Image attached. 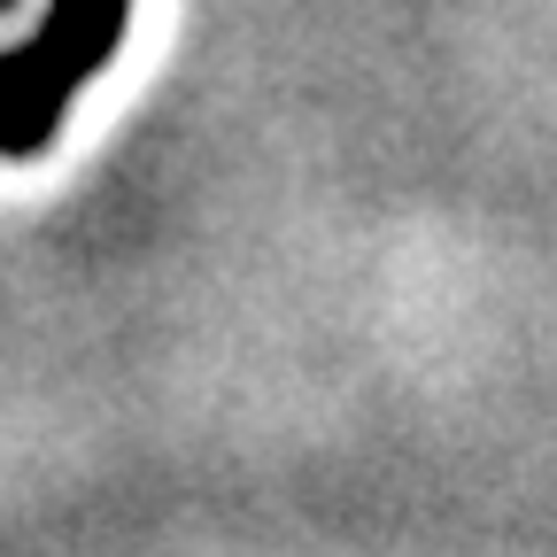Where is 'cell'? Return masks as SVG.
I'll list each match as a JSON object with an SVG mask.
<instances>
[{"mask_svg":"<svg viewBox=\"0 0 557 557\" xmlns=\"http://www.w3.org/2000/svg\"><path fill=\"white\" fill-rule=\"evenodd\" d=\"M0 9H9V0H0Z\"/></svg>","mask_w":557,"mask_h":557,"instance_id":"1","label":"cell"}]
</instances>
